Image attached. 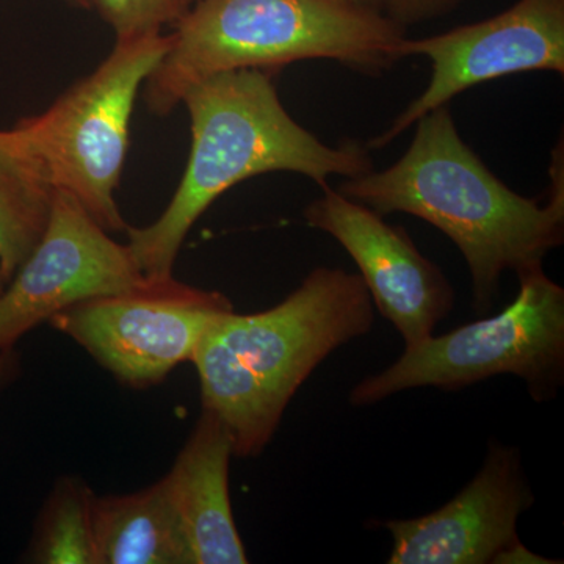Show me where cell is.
<instances>
[{
	"instance_id": "obj_1",
	"label": "cell",
	"mask_w": 564,
	"mask_h": 564,
	"mask_svg": "<svg viewBox=\"0 0 564 564\" xmlns=\"http://www.w3.org/2000/svg\"><path fill=\"white\" fill-rule=\"evenodd\" d=\"M563 143L552 155L547 203L511 191L456 129L451 107L415 122L406 152L383 172L340 182V195L380 214L413 215L440 229L462 251L473 280L474 311L486 314L505 272L543 267L564 242Z\"/></svg>"
},
{
	"instance_id": "obj_2",
	"label": "cell",
	"mask_w": 564,
	"mask_h": 564,
	"mask_svg": "<svg viewBox=\"0 0 564 564\" xmlns=\"http://www.w3.org/2000/svg\"><path fill=\"white\" fill-rule=\"evenodd\" d=\"M181 106L191 120V154L172 202L144 228H128L129 248L151 280L173 276L196 221L240 182L267 173H296L328 185L372 172L367 144L329 147L282 106L273 70L236 69L193 84Z\"/></svg>"
},
{
	"instance_id": "obj_3",
	"label": "cell",
	"mask_w": 564,
	"mask_h": 564,
	"mask_svg": "<svg viewBox=\"0 0 564 564\" xmlns=\"http://www.w3.org/2000/svg\"><path fill=\"white\" fill-rule=\"evenodd\" d=\"M373 321L361 274L318 267L276 306L231 311L212 323L192 362L203 410L225 423L234 456L261 455L300 386L333 351L366 336Z\"/></svg>"
},
{
	"instance_id": "obj_4",
	"label": "cell",
	"mask_w": 564,
	"mask_h": 564,
	"mask_svg": "<svg viewBox=\"0 0 564 564\" xmlns=\"http://www.w3.org/2000/svg\"><path fill=\"white\" fill-rule=\"evenodd\" d=\"M406 39V29L384 11L351 0H199L173 25L170 50L141 98L150 113L165 118L196 82L302 61L381 76L403 61Z\"/></svg>"
},
{
	"instance_id": "obj_5",
	"label": "cell",
	"mask_w": 564,
	"mask_h": 564,
	"mask_svg": "<svg viewBox=\"0 0 564 564\" xmlns=\"http://www.w3.org/2000/svg\"><path fill=\"white\" fill-rule=\"evenodd\" d=\"M170 33L120 36L88 76L46 110L0 129V150L54 192L69 193L109 232L128 229L117 203L137 101L170 50Z\"/></svg>"
},
{
	"instance_id": "obj_6",
	"label": "cell",
	"mask_w": 564,
	"mask_h": 564,
	"mask_svg": "<svg viewBox=\"0 0 564 564\" xmlns=\"http://www.w3.org/2000/svg\"><path fill=\"white\" fill-rule=\"evenodd\" d=\"M518 278V295L502 313L406 347L399 361L351 389L352 406L415 388L462 391L497 375L524 380L534 402L555 399L564 383V289L543 267Z\"/></svg>"
},
{
	"instance_id": "obj_7",
	"label": "cell",
	"mask_w": 564,
	"mask_h": 564,
	"mask_svg": "<svg viewBox=\"0 0 564 564\" xmlns=\"http://www.w3.org/2000/svg\"><path fill=\"white\" fill-rule=\"evenodd\" d=\"M231 311V300L220 292L193 288L173 276L148 278L131 291L68 307L50 323L120 383L144 389L192 361L212 323Z\"/></svg>"
},
{
	"instance_id": "obj_8",
	"label": "cell",
	"mask_w": 564,
	"mask_h": 564,
	"mask_svg": "<svg viewBox=\"0 0 564 564\" xmlns=\"http://www.w3.org/2000/svg\"><path fill=\"white\" fill-rule=\"evenodd\" d=\"M403 54L429 58L432 77L384 132L367 141L369 150L388 147L423 115L477 85L532 70L564 74V0H518L488 20L406 39Z\"/></svg>"
},
{
	"instance_id": "obj_9",
	"label": "cell",
	"mask_w": 564,
	"mask_h": 564,
	"mask_svg": "<svg viewBox=\"0 0 564 564\" xmlns=\"http://www.w3.org/2000/svg\"><path fill=\"white\" fill-rule=\"evenodd\" d=\"M147 280L129 245L111 239L69 193L55 192L46 231L0 293V350L68 307Z\"/></svg>"
},
{
	"instance_id": "obj_10",
	"label": "cell",
	"mask_w": 564,
	"mask_h": 564,
	"mask_svg": "<svg viewBox=\"0 0 564 564\" xmlns=\"http://www.w3.org/2000/svg\"><path fill=\"white\" fill-rule=\"evenodd\" d=\"M533 503L521 454L496 441L480 473L451 502L422 518L381 522L393 540L388 563H547L519 540V518Z\"/></svg>"
},
{
	"instance_id": "obj_11",
	"label": "cell",
	"mask_w": 564,
	"mask_h": 564,
	"mask_svg": "<svg viewBox=\"0 0 564 564\" xmlns=\"http://www.w3.org/2000/svg\"><path fill=\"white\" fill-rule=\"evenodd\" d=\"M304 209L310 228L343 245L358 265L367 291L406 347L423 343L452 313L455 291L443 270L419 251L402 226L352 202L329 185Z\"/></svg>"
},
{
	"instance_id": "obj_12",
	"label": "cell",
	"mask_w": 564,
	"mask_h": 564,
	"mask_svg": "<svg viewBox=\"0 0 564 564\" xmlns=\"http://www.w3.org/2000/svg\"><path fill=\"white\" fill-rule=\"evenodd\" d=\"M232 456L225 423L203 410L172 470L163 477L180 514L192 564L248 563L229 496Z\"/></svg>"
},
{
	"instance_id": "obj_13",
	"label": "cell",
	"mask_w": 564,
	"mask_h": 564,
	"mask_svg": "<svg viewBox=\"0 0 564 564\" xmlns=\"http://www.w3.org/2000/svg\"><path fill=\"white\" fill-rule=\"evenodd\" d=\"M96 564H192L165 480L126 496L93 497Z\"/></svg>"
},
{
	"instance_id": "obj_14",
	"label": "cell",
	"mask_w": 564,
	"mask_h": 564,
	"mask_svg": "<svg viewBox=\"0 0 564 564\" xmlns=\"http://www.w3.org/2000/svg\"><path fill=\"white\" fill-rule=\"evenodd\" d=\"M54 193L28 166L0 150V293L46 231Z\"/></svg>"
},
{
	"instance_id": "obj_15",
	"label": "cell",
	"mask_w": 564,
	"mask_h": 564,
	"mask_svg": "<svg viewBox=\"0 0 564 564\" xmlns=\"http://www.w3.org/2000/svg\"><path fill=\"white\" fill-rule=\"evenodd\" d=\"M91 489L76 477H62L41 508L21 562L96 564Z\"/></svg>"
},
{
	"instance_id": "obj_16",
	"label": "cell",
	"mask_w": 564,
	"mask_h": 564,
	"mask_svg": "<svg viewBox=\"0 0 564 564\" xmlns=\"http://www.w3.org/2000/svg\"><path fill=\"white\" fill-rule=\"evenodd\" d=\"M199 0H90L101 20L115 36L162 32L165 25L177 24Z\"/></svg>"
},
{
	"instance_id": "obj_17",
	"label": "cell",
	"mask_w": 564,
	"mask_h": 564,
	"mask_svg": "<svg viewBox=\"0 0 564 564\" xmlns=\"http://www.w3.org/2000/svg\"><path fill=\"white\" fill-rule=\"evenodd\" d=\"M463 0H384L383 11L406 29L419 22L436 20L454 11Z\"/></svg>"
},
{
	"instance_id": "obj_18",
	"label": "cell",
	"mask_w": 564,
	"mask_h": 564,
	"mask_svg": "<svg viewBox=\"0 0 564 564\" xmlns=\"http://www.w3.org/2000/svg\"><path fill=\"white\" fill-rule=\"evenodd\" d=\"M21 352L17 347L0 350V399L21 377Z\"/></svg>"
},
{
	"instance_id": "obj_19",
	"label": "cell",
	"mask_w": 564,
	"mask_h": 564,
	"mask_svg": "<svg viewBox=\"0 0 564 564\" xmlns=\"http://www.w3.org/2000/svg\"><path fill=\"white\" fill-rule=\"evenodd\" d=\"M351 2L359 3V6L370 7L383 11L384 0H351Z\"/></svg>"
},
{
	"instance_id": "obj_20",
	"label": "cell",
	"mask_w": 564,
	"mask_h": 564,
	"mask_svg": "<svg viewBox=\"0 0 564 564\" xmlns=\"http://www.w3.org/2000/svg\"><path fill=\"white\" fill-rule=\"evenodd\" d=\"M70 6L82 10H90V0H68Z\"/></svg>"
}]
</instances>
